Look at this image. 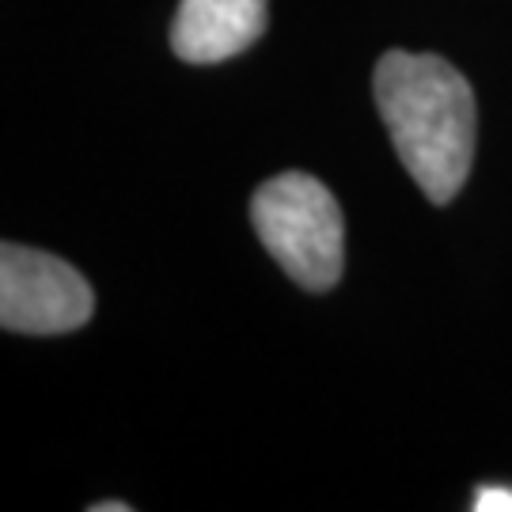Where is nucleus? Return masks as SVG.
Here are the masks:
<instances>
[{"mask_svg":"<svg viewBox=\"0 0 512 512\" xmlns=\"http://www.w3.org/2000/svg\"><path fill=\"white\" fill-rule=\"evenodd\" d=\"M376 110L406 175L433 205L456 198L475 160V92L440 54L387 50L372 73Z\"/></svg>","mask_w":512,"mask_h":512,"instance_id":"1","label":"nucleus"},{"mask_svg":"<svg viewBox=\"0 0 512 512\" xmlns=\"http://www.w3.org/2000/svg\"><path fill=\"white\" fill-rule=\"evenodd\" d=\"M251 224L274 262L308 293H327L346 270V220L327 186L285 171L255 190Z\"/></svg>","mask_w":512,"mask_h":512,"instance_id":"2","label":"nucleus"},{"mask_svg":"<svg viewBox=\"0 0 512 512\" xmlns=\"http://www.w3.org/2000/svg\"><path fill=\"white\" fill-rule=\"evenodd\" d=\"M95 311L92 285L57 255L4 243L0 247V327L12 334H73Z\"/></svg>","mask_w":512,"mask_h":512,"instance_id":"3","label":"nucleus"},{"mask_svg":"<svg viewBox=\"0 0 512 512\" xmlns=\"http://www.w3.org/2000/svg\"><path fill=\"white\" fill-rule=\"evenodd\" d=\"M266 31V0H179L171 50L186 65H220Z\"/></svg>","mask_w":512,"mask_h":512,"instance_id":"4","label":"nucleus"},{"mask_svg":"<svg viewBox=\"0 0 512 512\" xmlns=\"http://www.w3.org/2000/svg\"><path fill=\"white\" fill-rule=\"evenodd\" d=\"M471 505H475V512H512V490H501V486H478Z\"/></svg>","mask_w":512,"mask_h":512,"instance_id":"5","label":"nucleus"},{"mask_svg":"<svg viewBox=\"0 0 512 512\" xmlns=\"http://www.w3.org/2000/svg\"><path fill=\"white\" fill-rule=\"evenodd\" d=\"M92 512H129V505H122V501H99V505H92Z\"/></svg>","mask_w":512,"mask_h":512,"instance_id":"6","label":"nucleus"}]
</instances>
